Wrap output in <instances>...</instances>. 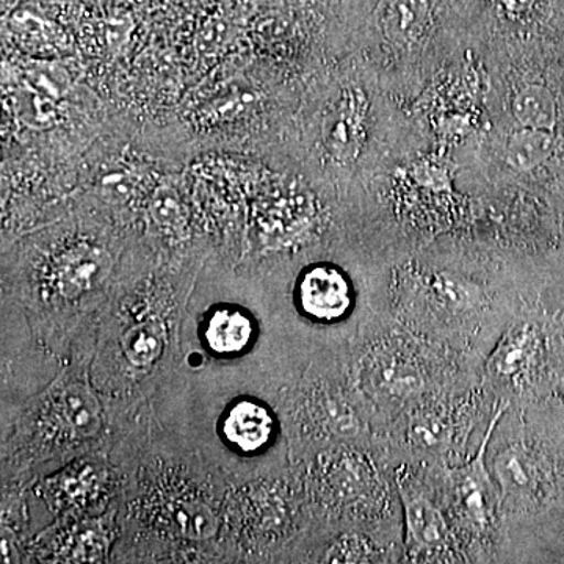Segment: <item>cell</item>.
Returning a JSON list of instances; mask_svg holds the SVG:
<instances>
[{
  "mask_svg": "<svg viewBox=\"0 0 564 564\" xmlns=\"http://www.w3.org/2000/svg\"><path fill=\"white\" fill-rule=\"evenodd\" d=\"M118 466L124 475L122 532H135L128 543L158 544L154 556H220L225 558V513L228 491L220 475L207 473L192 456L181 459L159 448H144L141 436L132 447L121 437Z\"/></svg>",
  "mask_w": 564,
  "mask_h": 564,
  "instance_id": "cell-1",
  "label": "cell"
},
{
  "mask_svg": "<svg viewBox=\"0 0 564 564\" xmlns=\"http://www.w3.org/2000/svg\"><path fill=\"white\" fill-rule=\"evenodd\" d=\"M184 296L161 285L118 284L99 317L91 380L115 411L143 406L180 358Z\"/></svg>",
  "mask_w": 564,
  "mask_h": 564,
  "instance_id": "cell-2",
  "label": "cell"
},
{
  "mask_svg": "<svg viewBox=\"0 0 564 564\" xmlns=\"http://www.w3.org/2000/svg\"><path fill=\"white\" fill-rule=\"evenodd\" d=\"M69 355L65 372L25 404L3 441V489L24 491L44 467L104 451L120 432V413L93 384V348Z\"/></svg>",
  "mask_w": 564,
  "mask_h": 564,
  "instance_id": "cell-3",
  "label": "cell"
},
{
  "mask_svg": "<svg viewBox=\"0 0 564 564\" xmlns=\"http://www.w3.org/2000/svg\"><path fill=\"white\" fill-rule=\"evenodd\" d=\"M355 39L356 61L408 109L469 46L462 0H373Z\"/></svg>",
  "mask_w": 564,
  "mask_h": 564,
  "instance_id": "cell-4",
  "label": "cell"
},
{
  "mask_svg": "<svg viewBox=\"0 0 564 564\" xmlns=\"http://www.w3.org/2000/svg\"><path fill=\"white\" fill-rule=\"evenodd\" d=\"M469 46L484 62L552 51L564 39V0H462Z\"/></svg>",
  "mask_w": 564,
  "mask_h": 564,
  "instance_id": "cell-5",
  "label": "cell"
},
{
  "mask_svg": "<svg viewBox=\"0 0 564 564\" xmlns=\"http://www.w3.org/2000/svg\"><path fill=\"white\" fill-rule=\"evenodd\" d=\"M110 448L76 456L41 475L36 492L55 519L99 516L121 505L124 475L110 462Z\"/></svg>",
  "mask_w": 564,
  "mask_h": 564,
  "instance_id": "cell-6",
  "label": "cell"
},
{
  "mask_svg": "<svg viewBox=\"0 0 564 564\" xmlns=\"http://www.w3.org/2000/svg\"><path fill=\"white\" fill-rule=\"evenodd\" d=\"M121 505L99 516L55 519L32 540L36 562L80 563L106 562L109 552L120 541Z\"/></svg>",
  "mask_w": 564,
  "mask_h": 564,
  "instance_id": "cell-7",
  "label": "cell"
},
{
  "mask_svg": "<svg viewBox=\"0 0 564 564\" xmlns=\"http://www.w3.org/2000/svg\"><path fill=\"white\" fill-rule=\"evenodd\" d=\"M352 295L350 276L337 263H310L296 280V303L303 314L313 321H340L350 313Z\"/></svg>",
  "mask_w": 564,
  "mask_h": 564,
  "instance_id": "cell-8",
  "label": "cell"
},
{
  "mask_svg": "<svg viewBox=\"0 0 564 564\" xmlns=\"http://www.w3.org/2000/svg\"><path fill=\"white\" fill-rule=\"evenodd\" d=\"M502 410L499 411L489 425L488 433L477 455L469 463L458 467L452 474V486H454L456 505L470 527L478 530H485L491 522L494 511H496L497 496L494 488L491 475L486 469V452H488L489 440H491L494 429L499 422Z\"/></svg>",
  "mask_w": 564,
  "mask_h": 564,
  "instance_id": "cell-9",
  "label": "cell"
},
{
  "mask_svg": "<svg viewBox=\"0 0 564 564\" xmlns=\"http://www.w3.org/2000/svg\"><path fill=\"white\" fill-rule=\"evenodd\" d=\"M274 432L276 419L258 400H236L221 417V437L239 455L259 454L272 443Z\"/></svg>",
  "mask_w": 564,
  "mask_h": 564,
  "instance_id": "cell-10",
  "label": "cell"
},
{
  "mask_svg": "<svg viewBox=\"0 0 564 564\" xmlns=\"http://www.w3.org/2000/svg\"><path fill=\"white\" fill-rule=\"evenodd\" d=\"M254 323L250 314L232 304L212 307L199 325L204 348L220 358L243 355L254 339Z\"/></svg>",
  "mask_w": 564,
  "mask_h": 564,
  "instance_id": "cell-11",
  "label": "cell"
},
{
  "mask_svg": "<svg viewBox=\"0 0 564 564\" xmlns=\"http://www.w3.org/2000/svg\"><path fill=\"white\" fill-rule=\"evenodd\" d=\"M406 522L408 547L419 554H437L451 545V532L436 505L415 489H400Z\"/></svg>",
  "mask_w": 564,
  "mask_h": 564,
  "instance_id": "cell-12",
  "label": "cell"
},
{
  "mask_svg": "<svg viewBox=\"0 0 564 564\" xmlns=\"http://www.w3.org/2000/svg\"><path fill=\"white\" fill-rule=\"evenodd\" d=\"M496 477L502 486L503 494L507 497L522 499L533 489V467L529 462V456L519 448H507L500 452L496 462Z\"/></svg>",
  "mask_w": 564,
  "mask_h": 564,
  "instance_id": "cell-13",
  "label": "cell"
}]
</instances>
